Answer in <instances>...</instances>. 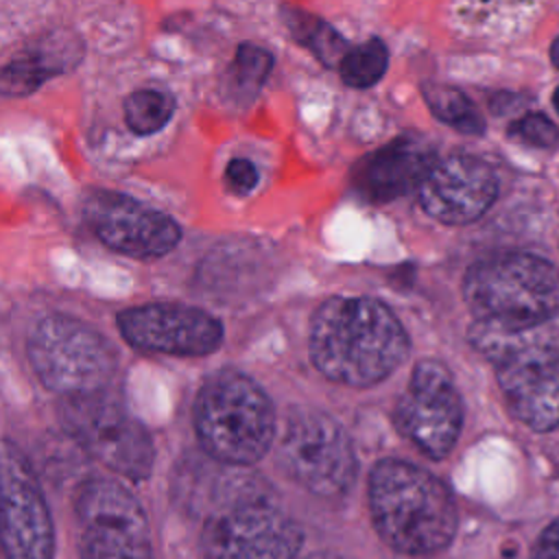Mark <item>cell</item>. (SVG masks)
Returning a JSON list of instances; mask_svg holds the SVG:
<instances>
[{
  "instance_id": "obj_4",
  "label": "cell",
  "mask_w": 559,
  "mask_h": 559,
  "mask_svg": "<svg viewBox=\"0 0 559 559\" xmlns=\"http://www.w3.org/2000/svg\"><path fill=\"white\" fill-rule=\"evenodd\" d=\"M194 430L205 454L227 465L260 461L275 430L266 393L247 376L221 371L205 380L194 402Z\"/></svg>"
},
{
  "instance_id": "obj_27",
  "label": "cell",
  "mask_w": 559,
  "mask_h": 559,
  "mask_svg": "<svg viewBox=\"0 0 559 559\" xmlns=\"http://www.w3.org/2000/svg\"><path fill=\"white\" fill-rule=\"evenodd\" d=\"M306 559H338V557H334V555H330V552H312V555H308Z\"/></svg>"
},
{
  "instance_id": "obj_8",
  "label": "cell",
  "mask_w": 559,
  "mask_h": 559,
  "mask_svg": "<svg viewBox=\"0 0 559 559\" xmlns=\"http://www.w3.org/2000/svg\"><path fill=\"white\" fill-rule=\"evenodd\" d=\"M79 559H153L144 507L116 478H87L74 493Z\"/></svg>"
},
{
  "instance_id": "obj_20",
  "label": "cell",
  "mask_w": 559,
  "mask_h": 559,
  "mask_svg": "<svg viewBox=\"0 0 559 559\" xmlns=\"http://www.w3.org/2000/svg\"><path fill=\"white\" fill-rule=\"evenodd\" d=\"M389 63V50L380 39H367L365 44L349 48L338 63L343 83L349 87H371L382 79Z\"/></svg>"
},
{
  "instance_id": "obj_19",
  "label": "cell",
  "mask_w": 559,
  "mask_h": 559,
  "mask_svg": "<svg viewBox=\"0 0 559 559\" xmlns=\"http://www.w3.org/2000/svg\"><path fill=\"white\" fill-rule=\"evenodd\" d=\"M424 98L430 111L445 124L454 127L461 133L478 135L485 131V122L476 105L456 87L448 85H426Z\"/></svg>"
},
{
  "instance_id": "obj_21",
  "label": "cell",
  "mask_w": 559,
  "mask_h": 559,
  "mask_svg": "<svg viewBox=\"0 0 559 559\" xmlns=\"http://www.w3.org/2000/svg\"><path fill=\"white\" fill-rule=\"evenodd\" d=\"M290 26L295 37H299L301 44L308 46L325 66H338L349 50L347 41L330 24L314 20L312 15L290 17Z\"/></svg>"
},
{
  "instance_id": "obj_14",
  "label": "cell",
  "mask_w": 559,
  "mask_h": 559,
  "mask_svg": "<svg viewBox=\"0 0 559 559\" xmlns=\"http://www.w3.org/2000/svg\"><path fill=\"white\" fill-rule=\"evenodd\" d=\"M509 411L531 430L559 426V347L548 338L524 345L496 362Z\"/></svg>"
},
{
  "instance_id": "obj_1",
  "label": "cell",
  "mask_w": 559,
  "mask_h": 559,
  "mask_svg": "<svg viewBox=\"0 0 559 559\" xmlns=\"http://www.w3.org/2000/svg\"><path fill=\"white\" fill-rule=\"evenodd\" d=\"M408 352L397 317L371 297H332L310 321V356L332 382L369 386L384 380Z\"/></svg>"
},
{
  "instance_id": "obj_6",
  "label": "cell",
  "mask_w": 559,
  "mask_h": 559,
  "mask_svg": "<svg viewBox=\"0 0 559 559\" xmlns=\"http://www.w3.org/2000/svg\"><path fill=\"white\" fill-rule=\"evenodd\" d=\"M299 548V526L251 487L218 498L201 528L205 559H295Z\"/></svg>"
},
{
  "instance_id": "obj_24",
  "label": "cell",
  "mask_w": 559,
  "mask_h": 559,
  "mask_svg": "<svg viewBox=\"0 0 559 559\" xmlns=\"http://www.w3.org/2000/svg\"><path fill=\"white\" fill-rule=\"evenodd\" d=\"M225 183L234 194H247L258 183V170L253 162L245 157H234L225 168Z\"/></svg>"
},
{
  "instance_id": "obj_28",
  "label": "cell",
  "mask_w": 559,
  "mask_h": 559,
  "mask_svg": "<svg viewBox=\"0 0 559 559\" xmlns=\"http://www.w3.org/2000/svg\"><path fill=\"white\" fill-rule=\"evenodd\" d=\"M552 105H555V109L559 111V87H557L555 94H552Z\"/></svg>"
},
{
  "instance_id": "obj_17",
  "label": "cell",
  "mask_w": 559,
  "mask_h": 559,
  "mask_svg": "<svg viewBox=\"0 0 559 559\" xmlns=\"http://www.w3.org/2000/svg\"><path fill=\"white\" fill-rule=\"evenodd\" d=\"M70 35H48L31 50L0 66V96L22 98L37 92L46 81L68 72L81 59V46Z\"/></svg>"
},
{
  "instance_id": "obj_26",
  "label": "cell",
  "mask_w": 559,
  "mask_h": 559,
  "mask_svg": "<svg viewBox=\"0 0 559 559\" xmlns=\"http://www.w3.org/2000/svg\"><path fill=\"white\" fill-rule=\"evenodd\" d=\"M550 59H552V63L559 68V37L552 41V46H550Z\"/></svg>"
},
{
  "instance_id": "obj_12",
  "label": "cell",
  "mask_w": 559,
  "mask_h": 559,
  "mask_svg": "<svg viewBox=\"0 0 559 559\" xmlns=\"http://www.w3.org/2000/svg\"><path fill=\"white\" fill-rule=\"evenodd\" d=\"M81 212L90 231L105 247L129 258H162L181 240V227L173 216L124 192L90 190Z\"/></svg>"
},
{
  "instance_id": "obj_10",
  "label": "cell",
  "mask_w": 559,
  "mask_h": 559,
  "mask_svg": "<svg viewBox=\"0 0 559 559\" xmlns=\"http://www.w3.org/2000/svg\"><path fill=\"white\" fill-rule=\"evenodd\" d=\"M0 557L55 559V522L44 489L11 441H0Z\"/></svg>"
},
{
  "instance_id": "obj_22",
  "label": "cell",
  "mask_w": 559,
  "mask_h": 559,
  "mask_svg": "<svg viewBox=\"0 0 559 559\" xmlns=\"http://www.w3.org/2000/svg\"><path fill=\"white\" fill-rule=\"evenodd\" d=\"M271 66H273V57L264 48L253 46V44L238 46L234 63L229 68L231 87H236L238 92L258 90L264 83V79L269 76Z\"/></svg>"
},
{
  "instance_id": "obj_3",
  "label": "cell",
  "mask_w": 559,
  "mask_h": 559,
  "mask_svg": "<svg viewBox=\"0 0 559 559\" xmlns=\"http://www.w3.org/2000/svg\"><path fill=\"white\" fill-rule=\"evenodd\" d=\"M463 297L476 321L507 330L544 328L559 314V269L533 253H498L467 269Z\"/></svg>"
},
{
  "instance_id": "obj_11",
  "label": "cell",
  "mask_w": 559,
  "mask_h": 559,
  "mask_svg": "<svg viewBox=\"0 0 559 559\" xmlns=\"http://www.w3.org/2000/svg\"><path fill=\"white\" fill-rule=\"evenodd\" d=\"M397 430L424 454L443 459L456 443L463 408L450 371L437 360H419L395 402Z\"/></svg>"
},
{
  "instance_id": "obj_15",
  "label": "cell",
  "mask_w": 559,
  "mask_h": 559,
  "mask_svg": "<svg viewBox=\"0 0 559 559\" xmlns=\"http://www.w3.org/2000/svg\"><path fill=\"white\" fill-rule=\"evenodd\" d=\"M498 197L493 168L472 155L435 162L417 188L421 210L439 223L463 225L476 221Z\"/></svg>"
},
{
  "instance_id": "obj_18",
  "label": "cell",
  "mask_w": 559,
  "mask_h": 559,
  "mask_svg": "<svg viewBox=\"0 0 559 559\" xmlns=\"http://www.w3.org/2000/svg\"><path fill=\"white\" fill-rule=\"evenodd\" d=\"M122 111L124 122L133 133L151 135L166 127L175 114V98L157 87H140L124 98Z\"/></svg>"
},
{
  "instance_id": "obj_5",
  "label": "cell",
  "mask_w": 559,
  "mask_h": 559,
  "mask_svg": "<svg viewBox=\"0 0 559 559\" xmlns=\"http://www.w3.org/2000/svg\"><path fill=\"white\" fill-rule=\"evenodd\" d=\"M26 354L39 382L61 400L107 391L118 369L114 345L96 328L59 312L35 323Z\"/></svg>"
},
{
  "instance_id": "obj_16",
  "label": "cell",
  "mask_w": 559,
  "mask_h": 559,
  "mask_svg": "<svg viewBox=\"0 0 559 559\" xmlns=\"http://www.w3.org/2000/svg\"><path fill=\"white\" fill-rule=\"evenodd\" d=\"M432 166V148L413 138H397L356 166L354 183L365 199L386 203L419 188Z\"/></svg>"
},
{
  "instance_id": "obj_2",
  "label": "cell",
  "mask_w": 559,
  "mask_h": 559,
  "mask_svg": "<svg viewBox=\"0 0 559 559\" xmlns=\"http://www.w3.org/2000/svg\"><path fill=\"white\" fill-rule=\"evenodd\" d=\"M369 509L382 542L404 555H435L456 533V507L445 485L406 461L384 459L373 467Z\"/></svg>"
},
{
  "instance_id": "obj_23",
  "label": "cell",
  "mask_w": 559,
  "mask_h": 559,
  "mask_svg": "<svg viewBox=\"0 0 559 559\" xmlns=\"http://www.w3.org/2000/svg\"><path fill=\"white\" fill-rule=\"evenodd\" d=\"M509 135L535 148H552L559 144V127L544 114H526L518 118L509 127Z\"/></svg>"
},
{
  "instance_id": "obj_25",
  "label": "cell",
  "mask_w": 559,
  "mask_h": 559,
  "mask_svg": "<svg viewBox=\"0 0 559 559\" xmlns=\"http://www.w3.org/2000/svg\"><path fill=\"white\" fill-rule=\"evenodd\" d=\"M531 559H559V518L544 528Z\"/></svg>"
},
{
  "instance_id": "obj_7",
  "label": "cell",
  "mask_w": 559,
  "mask_h": 559,
  "mask_svg": "<svg viewBox=\"0 0 559 559\" xmlns=\"http://www.w3.org/2000/svg\"><path fill=\"white\" fill-rule=\"evenodd\" d=\"M63 430L109 472L144 480L153 472L155 445L148 430L109 391L63 397L59 404Z\"/></svg>"
},
{
  "instance_id": "obj_9",
  "label": "cell",
  "mask_w": 559,
  "mask_h": 559,
  "mask_svg": "<svg viewBox=\"0 0 559 559\" xmlns=\"http://www.w3.org/2000/svg\"><path fill=\"white\" fill-rule=\"evenodd\" d=\"M284 472L321 498L345 493L356 476V456L345 430L317 408H293L280 439Z\"/></svg>"
},
{
  "instance_id": "obj_13",
  "label": "cell",
  "mask_w": 559,
  "mask_h": 559,
  "mask_svg": "<svg viewBox=\"0 0 559 559\" xmlns=\"http://www.w3.org/2000/svg\"><path fill=\"white\" fill-rule=\"evenodd\" d=\"M122 338L138 349L205 356L223 343V325L210 312L173 301H153L124 308L116 317Z\"/></svg>"
}]
</instances>
